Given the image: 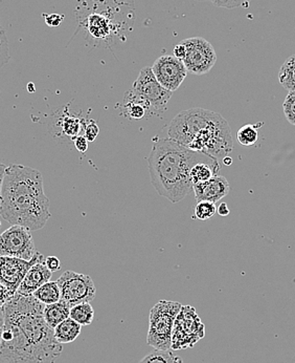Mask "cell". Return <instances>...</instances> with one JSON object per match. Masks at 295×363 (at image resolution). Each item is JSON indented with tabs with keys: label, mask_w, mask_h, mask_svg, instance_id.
Returning a JSON list of instances; mask_svg holds the SVG:
<instances>
[{
	"label": "cell",
	"mask_w": 295,
	"mask_h": 363,
	"mask_svg": "<svg viewBox=\"0 0 295 363\" xmlns=\"http://www.w3.org/2000/svg\"><path fill=\"white\" fill-rule=\"evenodd\" d=\"M45 307L34 295L19 293L4 306L0 363H56L63 347L45 321Z\"/></svg>",
	"instance_id": "1"
},
{
	"label": "cell",
	"mask_w": 295,
	"mask_h": 363,
	"mask_svg": "<svg viewBox=\"0 0 295 363\" xmlns=\"http://www.w3.org/2000/svg\"><path fill=\"white\" fill-rule=\"evenodd\" d=\"M0 216L13 225L40 230L50 220V200L45 194L42 174L28 166L6 167L0 196Z\"/></svg>",
	"instance_id": "2"
},
{
	"label": "cell",
	"mask_w": 295,
	"mask_h": 363,
	"mask_svg": "<svg viewBox=\"0 0 295 363\" xmlns=\"http://www.w3.org/2000/svg\"><path fill=\"white\" fill-rule=\"evenodd\" d=\"M198 163L220 165L215 157L194 152L172 139H161L153 145L148 157L151 183L159 196L179 203L193 192L192 167Z\"/></svg>",
	"instance_id": "3"
},
{
	"label": "cell",
	"mask_w": 295,
	"mask_h": 363,
	"mask_svg": "<svg viewBox=\"0 0 295 363\" xmlns=\"http://www.w3.org/2000/svg\"><path fill=\"white\" fill-rule=\"evenodd\" d=\"M168 138L218 161L229 157L233 150V135L226 120L218 113L198 107L179 113L168 128Z\"/></svg>",
	"instance_id": "4"
},
{
	"label": "cell",
	"mask_w": 295,
	"mask_h": 363,
	"mask_svg": "<svg viewBox=\"0 0 295 363\" xmlns=\"http://www.w3.org/2000/svg\"><path fill=\"white\" fill-rule=\"evenodd\" d=\"M183 305L172 301H159L149 316L147 343L156 351H168L172 347L174 321Z\"/></svg>",
	"instance_id": "5"
},
{
	"label": "cell",
	"mask_w": 295,
	"mask_h": 363,
	"mask_svg": "<svg viewBox=\"0 0 295 363\" xmlns=\"http://www.w3.org/2000/svg\"><path fill=\"white\" fill-rule=\"evenodd\" d=\"M205 325L196 309L192 306H183L174 321L172 333L173 351L192 349L204 338Z\"/></svg>",
	"instance_id": "6"
},
{
	"label": "cell",
	"mask_w": 295,
	"mask_h": 363,
	"mask_svg": "<svg viewBox=\"0 0 295 363\" xmlns=\"http://www.w3.org/2000/svg\"><path fill=\"white\" fill-rule=\"evenodd\" d=\"M130 91L133 96L147 105L150 111H166L168 102L173 95L172 91L166 89L157 81L153 74L152 67H149L141 69Z\"/></svg>",
	"instance_id": "7"
},
{
	"label": "cell",
	"mask_w": 295,
	"mask_h": 363,
	"mask_svg": "<svg viewBox=\"0 0 295 363\" xmlns=\"http://www.w3.org/2000/svg\"><path fill=\"white\" fill-rule=\"evenodd\" d=\"M57 283L60 288L61 299L71 308L79 303H91L96 298L97 288L89 275L66 271Z\"/></svg>",
	"instance_id": "8"
},
{
	"label": "cell",
	"mask_w": 295,
	"mask_h": 363,
	"mask_svg": "<svg viewBox=\"0 0 295 363\" xmlns=\"http://www.w3.org/2000/svg\"><path fill=\"white\" fill-rule=\"evenodd\" d=\"M187 48V55L183 62L187 73L193 75H204L209 73L217 62V54L213 45L202 37H193L181 41Z\"/></svg>",
	"instance_id": "9"
},
{
	"label": "cell",
	"mask_w": 295,
	"mask_h": 363,
	"mask_svg": "<svg viewBox=\"0 0 295 363\" xmlns=\"http://www.w3.org/2000/svg\"><path fill=\"white\" fill-rule=\"evenodd\" d=\"M30 230L19 225H12L0 234V257L30 260L36 255Z\"/></svg>",
	"instance_id": "10"
},
{
	"label": "cell",
	"mask_w": 295,
	"mask_h": 363,
	"mask_svg": "<svg viewBox=\"0 0 295 363\" xmlns=\"http://www.w3.org/2000/svg\"><path fill=\"white\" fill-rule=\"evenodd\" d=\"M40 262H45V257L38 251L30 260L0 257V284L6 286L13 294H16L30 267Z\"/></svg>",
	"instance_id": "11"
},
{
	"label": "cell",
	"mask_w": 295,
	"mask_h": 363,
	"mask_svg": "<svg viewBox=\"0 0 295 363\" xmlns=\"http://www.w3.org/2000/svg\"><path fill=\"white\" fill-rule=\"evenodd\" d=\"M152 71L157 81L172 93L179 89L187 75L185 63L173 55H163L156 59L153 63Z\"/></svg>",
	"instance_id": "12"
},
{
	"label": "cell",
	"mask_w": 295,
	"mask_h": 363,
	"mask_svg": "<svg viewBox=\"0 0 295 363\" xmlns=\"http://www.w3.org/2000/svg\"><path fill=\"white\" fill-rule=\"evenodd\" d=\"M197 202L207 201V202L218 203L231 191L229 181L224 177L216 174L209 181L195 184L193 187Z\"/></svg>",
	"instance_id": "13"
},
{
	"label": "cell",
	"mask_w": 295,
	"mask_h": 363,
	"mask_svg": "<svg viewBox=\"0 0 295 363\" xmlns=\"http://www.w3.org/2000/svg\"><path fill=\"white\" fill-rule=\"evenodd\" d=\"M52 272L45 266V262H37L30 267L17 293L21 295H33L41 286L50 281Z\"/></svg>",
	"instance_id": "14"
},
{
	"label": "cell",
	"mask_w": 295,
	"mask_h": 363,
	"mask_svg": "<svg viewBox=\"0 0 295 363\" xmlns=\"http://www.w3.org/2000/svg\"><path fill=\"white\" fill-rule=\"evenodd\" d=\"M69 314H71V306L62 299L58 303L45 306L43 310L45 321L52 329H54L59 323L69 318Z\"/></svg>",
	"instance_id": "15"
},
{
	"label": "cell",
	"mask_w": 295,
	"mask_h": 363,
	"mask_svg": "<svg viewBox=\"0 0 295 363\" xmlns=\"http://www.w3.org/2000/svg\"><path fill=\"white\" fill-rule=\"evenodd\" d=\"M82 325L71 319V317L59 323L54 329V335L61 345L71 343L80 336Z\"/></svg>",
	"instance_id": "16"
},
{
	"label": "cell",
	"mask_w": 295,
	"mask_h": 363,
	"mask_svg": "<svg viewBox=\"0 0 295 363\" xmlns=\"http://www.w3.org/2000/svg\"><path fill=\"white\" fill-rule=\"evenodd\" d=\"M124 113L129 119L141 120L146 117L148 111L147 105L143 104L141 100L137 99L131 91H127L124 98L123 104Z\"/></svg>",
	"instance_id": "17"
},
{
	"label": "cell",
	"mask_w": 295,
	"mask_h": 363,
	"mask_svg": "<svg viewBox=\"0 0 295 363\" xmlns=\"http://www.w3.org/2000/svg\"><path fill=\"white\" fill-rule=\"evenodd\" d=\"M33 295L45 306L52 305V303L61 301L60 288L57 281H47Z\"/></svg>",
	"instance_id": "18"
},
{
	"label": "cell",
	"mask_w": 295,
	"mask_h": 363,
	"mask_svg": "<svg viewBox=\"0 0 295 363\" xmlns=\"http://www.w3.org/2000/svg\"><path fill=\"white\" fill-rule=\"evenodd\" d=\"M69 317L82 327L91 325L95 318V310L91 303H79L71 308Z\"/></svg>",
	"instance_id": "19"
},
{
	"label": "cell",
	"mask_w": 295,
	"mask_h": 363,
	"mask_svg": "<svg viewBox=\"0 0 295 363\" xmlns=\"http://www.w3.org/2000/svg\"><path fill=\"white\" fill-rule=\"evenodd\" d=\"M220 168H221L220 165H212V164L207 163L196 164L192 167L191 172H190L191 180L194 185L209 181L220 172Z\"/></svg>",
	"instance_id": "20"
},
{
	"label": "cell",
	"mask_w": 295,
	"mask_h": 363,
	"mask_svg": "<svg viewBox=\"0 0 295 363\" xmlns=\"http://www.w3.org/2000/svg\"><path fill=\"white\" fill-rule=\"evenodd\" d=\"M279 84L287 91H295V55L290 56L282 65L279 73Z\"/></svg>",
	"instance_id": "21"
},
{
	"label": "cell",
	"mask_w": 295,
	"mask_h": 363,
	"mask_svg": "<svg viewBox=\"0 0 295 363\" xmlns=\"http://www.w3.org/2000/svg\"><path fill=\"white\" fill-rule=\"evenodd\" d=\"M263 123L255 124V125H251V124H247V125L242 126L237 133V139L241 145L253 146L257 143L259 140V131L258 128H261Z\"/></svg>",
	"instance_id": "22"
},
{
	"label": "cell",
	"mask_w": 295,
	"mask_h": 363,
	"mask_svg": "<svg viewBox=\"0 0 295 363\" xmlns=\"http://www.w3.org/2000/svg\"><path fill=\"white\" fill-rule=\"evenodd\" d=\"M139 363H183V360L179 356L173 354L171 350L168 351H156L145 356Z\"/></svg>",
	"instance_id": "23"
},
{
	"label": "cell",
	"mask_w": 295,
	"mask_h": 363,
	"mask_svg": "<svg viewBox=\"0 0 295 363\" xmlns=\"http://www.w3.org/2000/svg\"><path fill=\"white\" fill-rule=\"evenodd\" d=\"M217 212L215 203L200 201L197 203L195 208V216L198 220H205L213 218Z\"/></svg>",
	"instance_id": "24"
},
{
	"label": "cell",
	"mask_w": 295,
	"mask_h": 363,
	"mask_svg": "<svg viewBox=\"0 0 295 363\" xmlns=\"http://www.w3.org/2000/svg\"><path fill=\"white\" fill-rule=\"evenodd\" d=\"M10 58L8 37H6V30L0 23V69L10 61Z\"/></svg>",
	"instance_id": "25"
},
{
	"label": "cell",
	"mask_w": 295,
	"mask_h": 363,
	"mask_svg": "<svg viewBox=\"0 0 295 363\" xmlns=\"http://www.w3.org/2000/svg\"><path fill=\"white\" fill-rule=\"evenodd\" d=\"M284 115L295 126V91H289L283 104Z\"/></svg>",
	"instance_id": "26"
},
{
	"label": "cell",
	"mask_w": 295,
	"mask_h": 363,
	"mask_svg": "<svg viewBox=\"0 0 295 363\" xmlns=\"http://www.w3.org/2000/svg\"><path fill=\"white\" fill-rule=\"evenodd\" d=\"M63 131L66 133L67 135L71 138L78 137L79 131H80V123H79V120H76V118L67 117L65 118L64 121H63Z\"/></svg>",
	"instance_id": "27"
},
{
	"label": "cell",
	"mask_w": 295,
	"mask_h": 363,
	"mask_svg": "<svg viewBox=\"0 0 295 363\" xmlns=\"http://www.w3.org/2000/svg\"><path fill=\"white\" fill-rule=\"evenodd\" d=\"M251 0H212L216 6L225 9L247 8Z\"/></svg>",
	"instance_id": "28"
},
{
	"label": "cell",
	"mask_w": 295,
	"mask_h": 363,
	"mask_svg": "<svg viewBox=\"0 0 295 363\" xmlns=\"http://www.w3.org/2000/svg\"><path fill=\"white\" fill-rule=\"evenodd\" d=\"M98 133H100V128H98V124L95 121H91V123H87V125L85 126L84 137L86 138L87 141H95Z\"/></svg>",
	"instance_id": "29"
},
{
	"label": "cell",
	"mask_w": 295,
	"mask_h": 363,
	"mask_svg": "<svg viewBox=\"0 0 295 363\" xmlns=\"http://www.w3.org/2000/svg\"><path fill=\"white\" fill-rule=\"evenodd\" d=\"M45 19V23L49 26H58L61 25L64 16L59 14H43Z\"/></svg>",
	"instance_id": "30"
},
{
	"label": "cell",
	"mask_w": 295,
	"mask_h": 363,
	"mask_svg": "<svg viewBox=\"0 0 295 363\" xmlns=\"http://www.w3.org/2000/svg\"><path fill=\"white\" fill-rule=\"evenodd\" d=\"M74 142L76 150L82 154H84L88 150V141L84 135H78V137L74 138Z\"/></svg>",
	"instance_id": "31"
},
{
	"label": "cell",
	"mask_w": 295,
	"mask_h": 363,
	"mask_svg": "<svg viewBox=\"0 0 295 363\" xmlns=\"http://www.w3.org/2000/svg\"><path fill=\"white\" fill-rule=\"evenodd\" d=\"M45 266H47V269L52 271V272H57V271L60 270L61 268L60 259L56 257H45Z\"/></svg>",
	"instance_id": "32"
},
{
	"label": "cell",
	"mask_w": 295,
	"mask_h": 363,
	"mask_svg": "<svg viewBox=\"0 0 295 363\" xmlns=\"http://www.w3.org/2000/svg\"><path fill=\"white\" fill-rule=\"evenodd\" d=\"M15 294L8 290L2 284H0V307H4Z\"/></svg>",
	"instance_id": "33"
},
{
	"label": "cell",
	"mask_w": 295,
	"mask_h": 363,
	"mask_svg": "<svg viewBox=\"0 0 295 363\" xmlns=\"http://www.w3.org/2000/svg\"><path fill=\"white\" fill-rule=\"evenodd\" d=\"M185 55H187V48L183 43H179L178 45H175L174 50H173V56L176 57L179 60H183Z\"/></svg>",
	"instance_id": "34"
},
{
	"label": "cell",
	"mask_w": 295,
	"mask_h": 363,
	"mask_svg": "<svg viewBox=\"0 0 295 363\" xmlns=\"http://www.w3.org/2000/svg\"><path fill=\"white\" fill-rule=\"evenodd\" d=\"M4 332V307H0V347L2 343V336Z\"/></svg>",
	"instance_id": "35"
},
{
	"label": "cell",
	"mask_w": 295,
	"mask_h": 363,
	"mask_svg": "<svg viewBox=\"0 0 295 363\" xmlns=\"http://www.w3.org/2000/svg\"><path fill=\"white\" fill-rule=\"evenodd\" d=\"M218 213L220 214L221 216H227L229 214V207H227L226 203H222V204H220V206L218 207L217 209Z\"/></svg>",
	"instance_id": "36"
},
{
	"label": "cell",
	"mask_w": 295,
	"mask_h": 363,
	"mask_svg": "<svg viewBox=\"0 0 295 363\" xmlns=\"http://www.w3.org/2000/svg\"><path fill=\"white\" fill-rule=\"evenodd\" d=\"M4 172H6V166L4 164H0V196H1V186H2V180H4ZM0 218H1V216H0Z\"/></svg>",
	"instance_id": "37"
},
{
	"label": "cell",
	"mask_w": 295,
	"mask_h": 363,
	"mask_svg": "<svg viewBox=\"0 0 295 363\" xmlns=\"http://www.w3.org/2000/svg\"><path fill=\"white\" fill-rule=\"evenodd\" d=\"M223 163H224V165L226 166L231 165V163H233V160H231V157H225L224 159H223Z\"/></svg>",
	"instance_id": "38"
},
{
	"label": "cell",
	"mask_w": 295,
	"mask_h": 363,
	"mask_svg": "<svg viewBox=\"0 0 295 363\" xmlns=\"http://www.w3.org/2000/svg\"><path fill=\"white\" fill-rule=\"evenodd\" d=\"M28 91H30V93H33V91H35L34 84L33 83H30V84L28 85Z\"/></svg>",
	"instance_id": "39"
}]
</instances>
